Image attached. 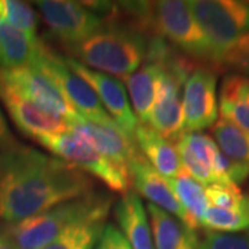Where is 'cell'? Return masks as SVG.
I'll use <instances>...</instances> for the list:
<instances>
[{"label": "cell", "mask_w": 249, "mask_h": 249, "mask_svg": "<svg viewBox=\"0 0 249 249\" xmlns=\"http://www.w3.org/2000/svg\"><path fill=\"white\" fill-rule=\"evenodd\" d=\"M212 133L219 150L229 160L249 168V133L226 119H217L212 126Z\"/></svg>", "instance_id": "obj_24"}, {"label": "cell", "mask_w": 249, "mask_h": 249, "mask_svg": "<svg viewBox=\"0 0 249 249\" xmlns=\"http://www.w3.org/2000/svg\"><path fill=\"white\" fill-rule=\"evenodd\" d=\"M142 28L147 35H158L191 60H201L208 67V43L196 24L190 1L162 0L142 3Z\"/></svg>", "instance_id": "obj_5"}, {"label": "cell", "mask_w": 249, "mask_h": 249, "mask_svg": "<svg viewBox=\"0 0 249 249\" xmlns=\"http://www.w3.org/2000/svg\"><path fill=\"white\" fill-rule=\"evenodd\" d=\"M47 27L64 46L76 45L94 35L107 24V18L85 3L68 0L36 1Z\"/></svg>", "instance_id": "obj_9"}, {"label": "cell", "mask_w": 249, "mask_h": 249, "mask_svg": "<svg viewBox=\"0 0 249 249\" xmlns=\"http://www.w3.org/2000/svg\"><path fill=\"white\" fill-rule=\"evenodd\" d=\"M175 145L187 175L205 187L213 184V162L220 151L214 140L202 133H183Z\"/></svg>", "instance_id": "obj_16"}, {"label": "cell", "mask_w": 249, "mask_h": 249, "mask_svg": "<svg viewBox=\"0 0 249 249\" xmlns=\"http://www.w3.org/2000/svg\"><path fill=\"white\" fill-rule=\"evenodd\" d=\"M0 82L6 83L22 97L28 98L47 112L60 115L68 121L78 115L54 80L36 64L13 70L0 68Z\"/></svg>", "instance_id": "obj_10"}, {"label": "cell", "mask_w": 249, "mask_h": 249, "mask_svg": "<svg viewBox=\"0 0 249 249\" xmlns=\"http://www.w3.org/2000/svg\"><path fill=\"white\" fill-rule=\"evenodd\" d=\"M70 130L111 160L118 169L129 176V166L142 152L116 124H94L79 114L70 119Z\"/></svg>", "instance_id": "obj_13"}, {"label": "cell", "mask_w": 249, "mask_h": 249, "mask_svg": "<svg viewBox=\"0 0 249 249\" xmlns=\"http://www.w3.org/2000/svg\"><path fill=\"white\" fill-rule=\"evenodd\" d=\"M205 196L209 206L240 211L248 206V198L242 194L238 184L213 183L205 187Z\"/></svg>", "instance_id": "obj_27"}, {"label": "cell", "mask_w": 249, "mask_h": 249, "mask_svg": "<svg viewBox=\"0 0 249 249\" xmlns=\"http://www.w3.org/2000/svg\"><path fill=\"white\" fill-rule=\"evenodd\" d=\"M196 249H249V231L245 234L209 231L199 241Z\"/></svg>", "instance_id": "obj_29"}, {"label": "cell", "mask_w": 249, "mask_h": 249, "mask_svg": "<svg viewBox=\"0 0 249 249\" xmlns=\"http://www.w3.org/2000/svg\"><path fill=\"white\" fill-rule=\"evenodd\" d=\"M91 191L89 175L57 157L14 140L0 148V219L9 224Z\"/></svg>", "instance_id": "obj_1"}, {"label": "cell", "mask_w": 249, "mask_h": 249, "mask_svg": "<svg viewBox=\"0 0 249 249\" xmlns=\"http://www.w3.org/2000/svg\"><path fill=\"white\" fill-rule=\"evenodd\" d=\"M64 47L73 55L71 58L90 70L124 79L145 61L148 35L130 22L107 19L104 28L86 40Z\"/></svg>", "instance_id": "obj_3"}, {"label": "cell", "mask_w": 249, "mask_h": 249, "mask_svg": "<svg viewBox=\"0 0 249 249\" xmlns=\"http://www.w3.org/2000/svg\"><path fill=\"white\" fill-rule=\"evenodd\" d=\"M64 60L72 72H75L94 90L100 103L103 104L108 115L112 118L116 126L134 142L136 129L140 122L137 116L134 115V111L130 104V100L127 97L124 83L111 75L90 70L86 65L80 64L79 61L73 60L71 57H67Z\"/></svg>", "instance_id": "obj_12"}, {"label": "cell", "mask_w": 249, "mask_h": 249, "mask_svg": "<svg viewBox=\"0 0 249 249\" xmlns=\"http://www.w3.org/2000/svg\"><path fill=\"white\" fill-rule=\"evenodd\" d=\"M94 249H132V247L114 224H104Z\"/></svg>", "instance_id": "obj_30"}, {"label": "cell", "mask_w": 249, "mask_h": 249, "mask_svg": "<svg viewBox=\"0 0 249 249\" xmlns=\"http://www.w3.org/2000/svg\"><path fill=\"white\" fill-rule=\"evenodd\" d=\"M0 249H21L10 238L4 230H0Z\"/></svg>", "instance_id": "obj_32"}, {"label": "cell", "mask_w": 249, "mask_h": 249, "mask_svg": "<svg viewBox=\"0 0 249 249\" xmlns=\"http://www.w3.org/2000/svg\"><path fill=\"white\" fill-rule=\"evenodd\" d=\"M134 142L142 157L165 178H178L184 172L176 145L154 132L150 126L139 124L134 134Z\"/></svg>", "instance_id": "obj_18"}, {"label": "cell", "mask_w": 249, "mask_h": 249, "mask_svg": "<svg viewBox=\"0 0 249 249\" xmlns=\"http://www.w3.org/2000/svg\"><path fill=\"white\" fill-rule=\"evenodd\" d=\"M217 76L209 67H196L183 91V130L199 133L217 121Z\"/></svg>", "instance_id": "obj_11"}, {"label": "cell", "mask_w": 249, "mask_h": 249, "mask_svg": "<svg viewBox=\"0 0 249 249\" xmlns=\"http://www.w3.org/2000/svg\"><path fill=\"white\" fill-rule=\"evenodd\" d=\"M219 106L223 119L249 133V76L229 73L220 86Z\"/></svg>", "instance_id": "obj_21"}, {"label": "cell", "mask_w": 249, "mask_h": 249, "mask_svg": "<svg viewBox=\"0 0 249 249\" xmlns=\"http://www.w3.org/2000/svg\"><path fill=\"white\" fill-rule=\"evenodd\" d=\"M157 64L160 65V75L147 126L163 139L175 142L184 133L181 86L196 68V64L190 57L176 50H172Z\"/></svg>", "instance_id": "obj_6"}, {"label": "cell", "mask_w": 249, "mask_h": 249, "mask_svg": "<svg viewBox=\"0 0 249 249\" xmlns=\"http://www.w3.org/2000/svg\"><path fill=\"white\" fill-rule=\"evenodd\" d=\"M247 198H248V204H249V196H247Z\"/></svg>", "instance_id": "obj_34"}, {"label": "cell", "mask_w": 249, "mask_h": 249, "mask_svg": "<svg viewBox=\"0 0 249 249\" xmlns=\"http://www.w3.org/2000/svg\"><path fill=\"white\" fill-rule=\"evenodd\" d=\"M204 34L211 70L249 72V3L237 0L190 1Z\"/></svg>", "instance_id": "obj_2"}, {"label": "cell", "mask_w": 249, "mask_h": 249, "mask_svg": "<svg viewBox=\"0 0 249 249\" xmlns=\"http://www.w3.org/2000/svg\"><path fill=\"white\" fill-rule=\"evenodd\" d=\"M201 226L212 232L238 234L249 231V204L240 211L220 209L208 205Z\"/></svg>", "instance_id": "obj_25"}, {"label": "cell", "mask_w": 249, "mask_h": 249, "mask_svg": "<svg viewBox=\"0 0 249 249\" xmlns=\"http://www.w3.org/2000/svg\"><path fill=\"white\" fill-rule=\"evenodd\" d=\"M36 142L53 152L57 158L68 162L86 175L89 173L101 180L112 191L121 194L129 191L130 178L124 176L111 160L93 148L89 142L82 140L71 130L45 136Z\"/></svg>", "instance_id": "obj_7"}, {"label": "cell", "mask_w": 249, "mask_h": 249, "mask_svg": "<svg viewBox=\"0 0 249 249\" xmlns=\"http://www.w3.org/2000/svg\"><path fill=\"white\" fill-rule=\"evenodd\" d=\"M111 205V196L91 191L88 196L65 201L36 216L9 224L4 231L21 249H43L76 224L106 222Z\"/></svg>", "instance_id": "obj_4"}, {"label": "cell", "mask_w": 249, "mask_h": 249, "mask_svg": "<svg viewBox=\"0 0 249 249\" xmlns=\"http://www.w3.org/2000/svg\"><path fill=\"white\" fill-rule=\"evenodd\" d=\"M158 75H160V65L157 62L145 60L137 71L122 79L127 85L134 115L137 116L139 122L142 124H148L154 98H155V86H157Z\"/></svg>", "instance_id": "obj_22"}, {"label": "cell", "mask_w": 249, "mask_h": 249, "mask_svg": "<svg viewBox=\"0 0 249 249\" xmlns=\"http://www.w3.org/2000/svg\"><path fill=\"white\" fill-rule=\"evenodd\" d=\"M3 16L10 25L28 35L36 36L37 16L29 4L16 0H3Z\"/></svg>", "instance_id": "obj_28"}, {"label": "cell", "mask_w": 249, "mask_h": 249, "mask_svg": "<svg viewBox=\"0 0 249 249\" xmlns=\"http://www.w3.org/2000/svg\"><path fill=\"white\" fill-rule=\"evenodd\" d=\"M32 64H36L54 80L64 97L67 98V101L80 116L94 124H116L100 103L94 90L80 76L70 70V67L65 64L64 57L57 55L46 46L43 53Z\"/></svg>", "instance_id": "obj_8"}, {"label": "cell", "mask_w": 249, "mask_h": 249, "mask_svg": "<svg viewBox=\"0 0 249 249\" xmlns=\"http://www.w3.org/2000/svg\"><path fill=\"white\" fill-rule=\"evenodd\" d=\"M129 176L130 183H133L134 188L142 196H145L148 201H151L152 205L166 211L168 213L175 214V217L188 229V217L173 190L170 188L168 180L154 169L142 154L130 163Z\"/></svg>", "instance_id": "obj_15"}, {"label": "cell", "mask_w": 249, "mask_h": 249, "mask_svg": "<svg viewBox=\"0 0 249 249\" xmlns=\"http://www.w3.org/2000/svg\"><path fill=\"white\" fill-rule=\"evenodd\" d=\"M166 180L188 217V229L196 232L201 227V220L208 208L205 186L188 176L186 172L178 175V178Z\"/></svg>", "instance_id": "obj_23"}, {"label": "cell", "mask_w": 249, "mask_h": 249, "mask_svg": "<svg viewBox=\"0 0 249 249\" xmlns=\"http://www.w3.org/2000/svg\"><path fill=\"white\" fill-rule=\"evenodd\" d=\"M103 227L104 222L80 223L61 232L43 249H94Z\"/></svg>", "instance_id": "obj_26"}, {"label": "cell", "mask_w": 249, "mask_h": 249, "mask_svg": "<svg viewBox=\"0 0 249 249\" xmlns=\"http://www.w3.org/2000/svg\"><path fill=\"white\" fill-rule=\"evenodd\" d=\"M115 217L132 249H155L147 209L139 194L130 190L122 194L115 204Z\"/></svg>", "instance_id": "obj_17"}, {"label": "cell", "mask_w": 249, "mask_h": 249, "mask_svg": "<svg viewBox=\"0 0 249 249\" xmlns=\"http://www.w3.org/2000/svg\"><path fill=\"white\" fill-rule=\"evenodd\" d=\"M4 19V16H3V0H0V21Z\"/></svg>", "instance_id": "obj_33"}, {"label": "cell", "mask_w": 249, "mask_h": 249, "mask_svg": "<svg viewBox=\"0 0 249 249\" xmlns=\"http://www.w3.org/2000/svg\"><path fill=\"white\" fill-rule=\"evenodd\" d=\"M0 100L18 129L35 140L70 130L68 119L37 107L3 82H0Z\"/></svg>", "instance_id": "obj_14"}, {"label": "cell", "mask_w": 249, "mask_h": 249, "mask_svg": "<svg viewBox=\"0 0 249 249\" xmlns=\"http://www.w3.org/2000/svg\"><path fill=\"white\" fill-rule=\"evenodd\" d=\"M11 140L13 139H11V134H10L7 124H6V119H4V115H3L1 109H0V148H3Z\"/></svg>", "instance_id": "obj_31"}, {"label": "cell", "mask_w": 249, "mask_h": 249, "mask_svg": "<svg viewBox=\"0 0 249 249\" xmlns=\"http://www.w3.org/2000/svg\"><path fill=\"white\" fill-rule=\"evenodd\" d=\"M147 212L151 217L152 240L155 249L198 248L199 240L196 232L188 230L175 216L152 204H148Z\"/></svg>", "instance_id": "obj_20"}, {"label": "cell", "mask_w": 249, "mask_h": 249, "mask_svg": "<svg viewBox=\"0 0 249 249\" xmlns=\"http://www.w3.org/2000/svg\"><path fill=\"white\" fill-rule=\"evenodd\" d=\"M46 45L37 36L28 35L7 21H0V68L13 70L35 62Z\"/></svg>", "instance_id": "obj_19"}]
</instances>
